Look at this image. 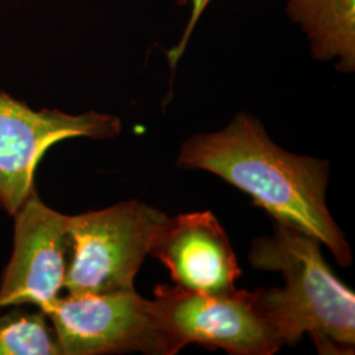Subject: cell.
Instances as JSON below:
<instances>
[{
    "label": "cell",
    "instance_id": "cell-1",
    "mask_svg": "<svg viewBox=\"0 0 355 355\" xmlns=\"http://www.w3.org/2000/svg\"><path fill=\"white\" fill-rule=\"evenodd\" d=\"M177 164L223 178L277 223L315 237L341 266L352 265L350 246L325 199L329 162L286 152L257 117L240 112L218 132L193 135L183 142Z\"/></svg>",
    "mask_w": 355,
    "mask_h": 355
},
{
    "label": "cell",
    "instance_id": "cell-2",
    "mask_svg": "<svg viewBox=\"0 0 355 355\" xmlns=\"http://www.w3.org/2000/svg\"><path fill=\"white\" fill-rule=\"evenodd\" d=\"M321 242L277 223L272 236L254 241L250 265L280 271L284 288H261L267 318L284 343L308 333L321 354H350L355 343V295L327 265Z\"/></svg>",
    "mask_w": 355,
    "mask_h": 355
},
{
    "label": "cell",
    "instance_id": "cell-3",
    "mask_svg": "<svg viewBox=\"0 0 355 355\" xmlns=\"http://www.w3.org/2000/svg\"><path fill=\"white\" fill-rule=\"evenodd\" d=\"M167 215L137 200L69 216V295L135 290V278Z\"/></svg>",
    "mask_w": 355,
    "mask_h": 355
},
{
    "label": "cell",
    "instance_id": "cell-4",
    "mask_svg": "<svg viewBox=\"0 0 355 355\" xmlns=\"http://www.w3.org/2000/svg\"><path fill=\"white\" fill-rule=\"evenodd\" d=\"M150 302L175 353L189 343L232 355H271L283 346L261 302V288L204 293L159 284Z\"/></svg>",
    "mask_w": 355,
    "mask_h": 355
},
{
    "label": "cell",
    "instance_id": "cell-5",
    "mask_svg": "<svg viewBox=\"0 0 355 355\" xmlns=\"http://www.w3.org/2000/svg\"><path fill=\"white\" fill-rule=\"evenodd\" d=\"M61 355L177 354L152 302L136 290L60 296L42 309Z\"/></svg>",
    "mask_w": 355,
    "mask_h": 355
},
{
    "label": "cell",
    "instance_id": "cell-6",
    "mask_svg": "<svg viewBox=\"0 0 355 355\" xmlns=\"http://www.w3.org/2000/svg\"><path fill=\"white\" fill-rule=\"evenodd\" d=\"M121 129V120L114 114L33 110L0 91V205L13 216L36 191V168L53 145L79 137L110 140Z\"/></svg>",
    "mask_w": 355,
    "mask_h": 355
},
{
    "label": "cell",
    "instance_id": "cell-7",
    "mask_svg": "<svg viewBox=\"0 0 355 355\" xmlns=\"http://www.w3.org/2000/svg\"><path fill=\"white\" fill-rule=\"evenodd\" d=\"M11 258L0 280V308L33 305L40 311L61 296L69 261V215L33 191L13 215Z\"/></svg>",
    "mask_w": 355,
    "mask_h": 355
},
{
    "label": "cell",
    "instance_id": "cell-8",
    "mask_svg": "<svg viewBox=\"0 0 355 355\" xmlns=\"http://www.w3.org/2000/svg\"><path fill=\"white\" fill-rule=\"evenodd\" d=\"M149 255L165 265L175 286L186 290L228 293L241 277L225 230L208 211L167 216Z\"/></svg>",
    "mask_w": 355,
    "mask_h": 355
},
{
    "label": "cell",
    "instance_id": "cell-9",
    "mask_svg": "<svg viewBox=\"0 0 355 355\" xmlns=\"http://www.w3.org/2000/svg\"><path fill=\"white\" fill-rule=\"evenodd\" d=\"M286 13L302 28L315 60L354 71L355 0H288Z\"/></svg>",
    "mask_w": 355,
    "mask_h": 355
},
{
    "label": "cell",
    "instance_id": "cell-10",
    "mask_svg": "<svg viewBox=\"0 0 355 355\" xmlns=\"http://www.w3.org/2000/svg\"><path fill=\"white\" fill-rule=\"evenodd\" d=\"M0 355H61L46 315L0 308Z\"/></svg>",
    "mask_w": 355,
    "mask_h": 355
},
{
    "label": "cell",
    "instance_id": "cell-11",
    "mask_svg": "<svg viewBox=\"0 0 355 355\" xmlns=\"http://www.w3.org/2000/svg\"><path fill=\"white\" fill-rule=\"evenodd\" d=\"M180 1L184 3V4H186V3L191 4V10H192V11H191V16L190 19H189L187 26H186V29H184L183 37L179 41V44H178L174 49H171V51L167 53L168 62H170V64H171L173 67L177 64L178 60L182 57L183 51H184L187 44H189V40H190L191 36H192V32L195 31V26L198 24L199 19L202 17V15H203L204 11H205L207 6L211 3V0H180Z\"/></svg>",
    "mask_w": 355,
    "mask_h": 355
}]
</instances>
